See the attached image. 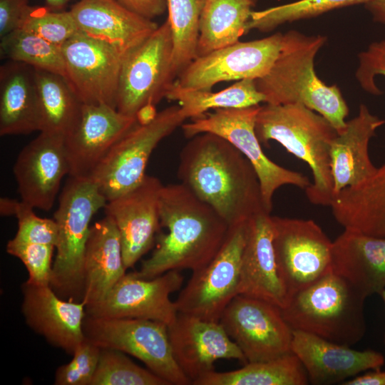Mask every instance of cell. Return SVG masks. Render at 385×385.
Returning a JSON list of instances; mask_svg holds the SVG:
<instances>
[{
  "label": "cell",
  "instance_id": "obj_1",
  "mask_svg": "<svg viewBox=\"0 0 385 385\" xmlns=\"http://www.w3.org/2000/svg\"><path fill=\"white\" fill-rule=\"evenodd\" d=\"M178 177L230 227L267 211L252 165L217 135L203 133L191 138L180 153Z\"/></svg>",
  "mask_w": 385,
  "mask_h": 385
},
{
  "label": "cell",
  "instance_id": "obj_2",
  "mask_svg": "<svg viewBox=\"0 0 385 385\" xmlns=\"http://www.w3.org/2000/svg\"><path fill=\"white\" fill-rule=\"evenodd\" d=\"M160 227L155 248L135 274L152 279L170 270L205 266L218 252L230 226L182 183L163 185L159 197Z\"/></svg>",
  "mask_w": 385,
  "mask_h": 385
},
{
  "label": "cell",
  "instance_id": "obj_3",
  "mask_svg": "<svg viewBox=\"0 0 385 385\" xmlns=\"http://www.w3.org/2000/svg\"><path fill=\"white\" fill-rule=\"evenodd\" d=\"M326 40L321 35L288 31L273 66L255 83L265 103H301L324 117L340 133L346 125L348 106L338 86H327L314 70L315 56Z\"/></svg>",
  "mask_w": 385,
  "mask_h": 385
},
{
  "label": "cell",
  "instance_id": "obj_4",
  "mask_svg": "<svg viewBox=\"0 0 385 385\" xmlns=\"http://www.w3.org/2000/svg\"><path fill=\"white\" fill-rule=\"evenodd\" d=\"M255 133L261 143L275 140L308 164L313 183L305 189L307 199L329 206L334 196L330 150L338 132L328 120L299 103H265L257 115Z\"/></svg>",
  "mask_w": 385,
  "mask_h": 385
},
{
  "label": "cell",
  "instance_id": "obj_5",
  "mask_svg": "<svg viewBox=\"0 0 385 385\" xmlns=\"http://www.w3.org/2000/svg\"><path fill=\"white\" fill-rule=\"evenodd\" d=\"M366 297L332 270L295 293L282 309L292 330L352 346L365 335Z\"/></svg>",
  "mask_w": 385,
  "mask_h": 385
},
{
  "label": "cell",
  "instance_id": "obj_6",
  "mask_svg": "<svg viewBox=\"0 0 385 385\" xmlns=\"http://www.w3.org/2000/svg\"><path fill=\"white\" fill-rule=\"evenodd\" d=\"M107 200L91 178L69 176L53 214L58 237L50 286L61 298L83 300L84 257L90 222Z\"/></svg>",
  "mask_w": 385,
  "mask_h": 385
},
{
  "label": "cell",
  "instance_id": "obj_7",
  "mask_svg": "<svg viewBox=\"0 0 385 385\" xmlns=\"http://www.w3.org/2000/svg\"><path fill=\"white\" fill-rule=\"evenodd\" d=\"M83 330L85 338L101 349L120 351L137 358L170 385L192 384L173 356L168 326L164 323L86 314Z\"/></svg>",
  "mask_w": 385,
  "mask_h": 385
},
{
  "label": "cell",
  "instance_id": "obj_8",
  "mask_svg": "<svg viewBox=\"0 0 385 385\" xmlns=\"http://www.w3.org/2000/svg\"><path fill=\"white\" fill-rule=\"evenodd\" d=\"M186 119L179 105L172 106L158 112L151 122L138 123L115 143L91 176L107 201L142 183L153 150Z\"/></svg>",
  "mask_w": 385,
  "mask_h": 385
},
{
  "label": "cell",
  "instance_id": "obj_9",
  "mask_svg": "<svg viewBox=\"0 0 385 385\" xmlns=\"http://www.w3.org/2000/svg\"><path fill=\"white\" fill-rule=\"evenodd\" d=\"M260 105L241 108L218 109L183 123L181 128L188 138L203 133L217 135L233 145L251 163L258 176L264 206L272 210L275 191L291 185L302 189L311 183L303 174L283 168L264 153L255 133V121Z\"/></svg>",
  "mask_w": 385,
  "mask_h": 385
},
{
  "label": "cell",
  "instance_id": "obj_10",
  "mask_svg": "<svg viewBox=\"0 0 385 385\" xmlns=\"http://www.w3.org/2000/svg\"><path fill=\"white\" fill-rule=\"evenodd\" d=\"M173 54V36L167 19L125 56L119 77L117 111L135 117L143 106H155L165 98L176 77Z\"/></svg>",
  "mask_w": 385,
  "mask_h": 385
},
{
  "label": "cell",
  "instance_id": "obj_11",
  "mask_svg": "<svg viewBox=\"0 0 385 385\" xmlns=\"http://www.w3.org/2000/svg\"><path fill=\"white\" fill-rule=\"evenodd\" d=\"M247 221L230 227L216 255L192 272L175 301L178 312L220 321L226 307L238 294Z\"/></svg>",
  "mask_w": 385,
  "mask_h": 385
},
{
  "label": "cell",
  "instance_id": "obj_12",
  "mask_svg": "<svg viewBox=\"0 0 385 385\" xmlns=\"http://www.w3.org/2000/svg\"><path fill=\"white\" fill-rule=\"evenodd\" d=\"M272 218L277 265L289 299L332 271L333 242L314 220Z\"/></svg>",
  "mask_w": 385,
  "mask_h": 385
},
{
  "label": "cell",
  "instance_id": "obj_13",
  "mask_svg": "<svg viewBox=\"0 0 385 385\" xmlns=\"http://www.w3.org/2000/svg\"><path fill=\"white\" fill-rule=\"evenodd\" d=\"M61 49L65 79L83 104L115 108L123 62L130 51L78 31Z\"/></svg>",
  "mask_w": 385,
  "mask_h": 385
},
{
  "label": "cell",
  "instance_id": "obj_14",
  "mask_svg": "<svg viewBox=\"0 0 385 385\" xmlns=\"http://www.w3.org/2000/svg\"><path fill=\"white\" fill-rule=\"evenodd\" d=\"M219 322L247 363L271 360L292 352L293 330L275 304L237 294Z\"/></svg>",
  "mask_w": 385,
  "mask_h": 385
},
{
  "label": "cell",
  "instance_id": "obj_15",
  "mask_svg": "<svg viewBox=\"0 0 385 385\" xmlns=\"http://www.w3.org/2000/svg\"><path fill=\"white\" fill-rule=\"evenodd\" d=\"M283 34L237 41L195 58L179 75L178 85L189 89L211 90L221 82L258 79L266 75L281 49Z\"/></svg>",
  "mask_w": 385,
  "mask_h": 385
},
{
  "label": "cell",
  "instance_id": "obj_16",
  "mask_svg": "<svg viewBox=\"0 0 385 385\" xmlns=\"http://www.w3.org/2000/svg\"><path fill=\"white\" fill-rule=\"evenodd\" d=\"M180 270H170L152 279L125 274L99 303L86 307V314L97 317L135 318L171 324L178 311L170 296L183 283Z\"/></svg>",
  "mask_w": 385,
  "mask_h": 385
},
{
  "label": "cell",
  "instance_id": "obj_17",
  "mask_svg": "<svg viewBox=\"0 0 385 385\" xmlns=\"http://www.w3.org/2000/svg\"><path fill=\"white\" fill-rule=\"evenodd\" d=\"M63 135L46 132L19 152L13 167L21 200L31 207L49 211L61 181L69 173Z\"/></svg>",
  "mask_w": 385,
  "mask_h": 385
},
{
  "label": "cell",
  "instance_id": "obj_18",
  "mask_svg": "<svg viewBox=\"0 0 385 385\" xmlns=\"http://www.w3.org/2000/svg\"><path fill=\"white\" fill-rule=\"evenodd\" d=\"M138 123L135 117L106 104H82L79 118L65 136L68 176L91 178L111 148Z\"/></svg>",
  "mask_w": 385,
  "mask_h": 385
},
{
  "label": "cell",
  "instance_id": "obj_19",
  "mask_svg": "<svg viewBox=\"0 0 385 385\" xmlns=\"http://www.w3.org/2000/svg\"><path fill=\"white\" fill-rule=\"evenodd\" d=\"M168 330L173 356L192 384L213 371L215 362L220 359L247 363L220 322L178 312Z\"/></svg>",
  "mask_w": 385,
  "mask_h": 385
},
{
  "label": "cell",
  "instance_id": "obj_20",
  "mask_svg": "<svg viewBox=\"0 0 385 385\" xmlns=\"http://www.w3.org/2000/svg\"><path fill=\"white\" fill-rule=\"evenodd\" d=\"M163 186L158 178L146 175L140 184L108 201L103 208L118 230L126 269L133 267L155 242L160 229L159 197Z\"/></svg>",
  "mask_w": 385,
  "mask_h": 385
},
{
  "label": "cell",
  "instance_id": "obj_21",
  "mask_svg": "<svg viewBox=\"0 0 385 385\" xmlns=\"http://www.w3.org/2000/svg\"><path fill=\"white\" fill-rule=\"evenodd\" d=\"M21 289L27 324L53 346L73 354L85 339L86 303L62 299L50 285L25 282Z\"/></svg>",
  "mask_w": 385,
  "mask_h": 385
},
{
  "label": "cell",
  "instance_id": "obj_22",
  "mask_svg": "<svg viewBox=\"0 0 385 385\" xmlns=\"http://www.w3.org/2000/svg\"><path fill=\"white\" fill-rule=\"evenodd\" d=\"M238 294L262 299L281 309L287 303L274 255L272 218L267 211L247 221Z\"/></svg>",
  "mask_w": 385,
  "mask_h": 385
},
{
  "label": "cell",
  "instance_id": "obj_23",
  "mask_svg": "<svg viewBox=\"0 0 385 385\" xmlns=\"http://www.w3.org/2000/svg\"><path fill=\"white\" fill-rule=\"evenodd\" d=\"M292 352L304 366L312 384H332L384 364L382 354L374 350L358 351L316 335L293 330Z\"/></svg>",
  "mask_w": 385,
  "mask_h": 385
},
{
  "label": "cell",
  "instance_id": "obj_24",
  "mask_svg": "<svg viewBox=\"0 0 385 385\" xmlns=\"http://www.w3.org/2000/svg\"><path fill=\"white\" fill-rule=\"evenodd\" d=\"M70 12L78 31L126 51L138 46L158 27L118 0H79Z\"/></svg>",
  "mask_w": 385,
  "mask_h": 385
},
{
  "label": "cell",
  "instance_id": "obj_25",
  "mask_svg": "<svg viewBox=\"0 0 385 385\" xmlns=\"http://www.w3.org/2000/svg\"><path fill=\"white\" fill-rule=\"evenodd\" d=\"M384 124L385 120L361 104L357 115L347 121L344 130L334 139L330 150L334 196L345 188L361 184L376 173L377 168L369 155V143L377 128Z\"/></svg>",
  "mask_w": 385,
  "mask_h": 385
},
{
  "label": "cell",
  "instance_id": "obj_26",
  "mask_svg": "<svg viewBox=\"0 0 385 385\" xmlns=\"http://www.w3.org/2000/svg\"><path fill=\"white\" fill-rule=\"evenodd\" d=\"M332 270L366 298L385 289V236L346 230L332 242Z\"/></svg>",
  "mask_w": 385,
  "mask_h": 385
},
{
  "label": "cell",
  "instance_id": "obj_27",
  "mask_svg": "<svg viewBox=\"0 0 385 385\" xmlns=\"http://www.w3.org/2000/svg\"><path fill=\"white\" fill-rule=\"evenodd\" d=\"M120 236L109 216L91 226L84 257L86 307L101 302L125 274Z\"/></svg>",
  "mask_w": 385,
  "mask_h": 385
},
{
  "label": "cell",
  "instance_id": "obj_28",
  "mask_svg": "<svg viewBox=\"0 0 385 385\" xmlns=\"http://www.w3.org/2000/svg\"><path fill=\"white\" fill-rule=\"evenodd\" d=\"M39 131V110L34 68L10 61L0 68V135Z\"/></svg>",
  "mask_w": 385,
  "mask_h": 385
},
{
  "label": "cell",
  "instance_id": "obj_29",
  "mask_svg": "<svg viewBox=\"0 0 385 385\" xmlns=\"http://www.w3.org/2000/svg\"><path fill=\"white\" fill-rule=\"evenodd\" d=\"M337 222L346 230L385 236V163L369 179L342 190L330 204Z\"/></svg>",
  "mask_w": 385,
  "mask_h": 385
},
{
  "label": "cell",
  "instance_id": "obj_30",
  "mask_svg": "<svg viewBox=\"0 0 385 385\" xmlns=\"http://www.w3.org/2000/svg\"><path fill=\"white\" fill-rule=\"evenodd\" d=\"M254 5V0H205L200 19L197 56L239 41L247 32Z\"/></svg>",
  "mask_w": 385,
  "mask_h": 385
},
{
  "label": "cell",
  "instance_id": "obj_31",
  "mask_svg": "<svg viewBox=\"0 0 385 385\" xmlns=\"http://www.w3.org/2000/svg\"><path fill=\"white\" fill-rule=\"evenodd\" d=\"M39 110V132L63 135L73 128L82 103L65 78L49 71L35 69Z\"/></svg>",
  "mask_w": 385,
  "mask_h": 385
},
{
  "label": "cell",
  "instance_id": "obj_32",
  "mask_svg": "<svg viewBox=\"0 0 385 385\" xmlns=\"http://www.w3.org/2000/svg\"><path fill=\"white\" fill-rule=\"evenodd\" d=\"M308 382L304 366L290 352L271 360L248 362L234 371L213 370L195 380L192 385H305Z\"/></svg>",
  "mask_w": 385,
  "mask_h": 385
},
{
  "label": "cell",
  "instance_id": "obj_33",
  "mask_svg": "<svg viewBox=\"0 0 385 385\" xmlns=\"http://www.w3.org/2000/svg\"><path fill=\"white\" fill-rule=\"evenodd\" d=\"M165 98L177 101L187 118L201 117L212 109L247 108L265 102V97L257 88L255 79L237 81L217 92L185 88L175 82L170 86Z\"/></svg>",
  "mask_w": 385,
  "mask_h": 385
},
{
  "label": "cell",
  "instance_id": "obj_34",
  "mask_svg": "<svg viewBox=\"0 0 385 385\" xmlns=\"http://www.w3.org/2000/svg\"><path fill=\"white\" fill-rule=\"evenodd\" d=\"M173 43L175 76L197 58L200 24L205 0H166Z\"/></svg>",
  "mask_w": 385,
  "mask_h": 385
},
{
  "label": "cell",
  "instance_id": "obj_35",
  "mask_svg": "<svg viewBox=\"0 0 385 385\" xmlns=\"http://www.w3.org/2000/svg\"><path fill=\"white\" fill-rule=\"evenodd\" d=\"M1 56L65 76V63L61 47L23 29L1 38Z\"/></svg>",
  "mask_w": 385,
  "mask_h": 385
},
{
  "label": "cell",
  "instance_id": "obj_36",
  "mask_svg": "<svg viewBox=\"0 0 385 385\" xmlns=\"http://www.w3.org/2000/svg\"><path fill=\"white\" fill-rule=\"evenodd\" d=\"M371 0H299L251 13L247 32L256 29L269 32L287 22L310 19L329 11L351 5L366 4Z\"/></svg>",
  "mask_w": 385,
  "mask_h": 385
},
{
  "label": "cell",
  "instance_id": "obj_37",
  "mask_svg": "<svg viewBox=\"0 0 385 385\" xmlns=\"http://www.w3.org/2000/svg\"><path fill=\"white\" fill-rule=\"evenodd\" d=\"M91 385H170L149 369L129 359L123 352L101 349Z\"/></svg>",
  "mask_w": 385,
  "mask_h": 385
},
{
  "label": "cell",
  "instance_id": "obj_38",
  "mask_svg": "<svg viewBox=\"0 0 385 385\" xmlns=\"http://www.w3.org/2000/svg\"><path fill=\"white\" fill-rule=\"evenodd\" d=\"M34 207L22 200L1 197L0 213L1 216H15L18 220V230L14 238L17 240L53 245L58 242V230L54 219L42 218L34 212Z\"/></svg>",
  "mask_w": 385,
  "mask_h": 385
},
{
  "label": "cell",
  "instance_id": "obj_39",
  "mask_svg": "<svg viewBox=\"0 0 385 385\" xmlns=\"http://www.w3.org/2000/svg\"><path fill=\"white\" fill-rule=\"evenodd\" d=\"M20 29L60 47L78 31L70 11H54L43 6H31Z\"/></svg>",
  "mask_w": 385,
  "mask_h": 385
},
{
  "label": "cell",
  "instance_id": "obj_40",
  "mask_svg": "<svg viewBox=\"0 0 385 385\" xmlns=\"http://www.w3.org/2000/svg\"><path fill=\"white\" fill-rule=\"evenodd\" d=\"M53 245L30 243L13 238L6 245V252L18 257L29 272L27 282L50 285L52 277Z\"/></svg>",
  "mask_w": 385,
  "mask_h": 385
},
{
  "label": "cell",
  "instance_id": "obj_41",
  "mask_svg": "<svg viewBox=\"0 0 385 385\" xmlns=\"http://www.w3.org/2000/svg\"><path fill=\"white\" fill-rule=\"evenodd\" d=\"M101 349L85 339L74 351L71 361L58 368L56 385H91L97 369Z\"/></svg>",
  "mask_w": 385,
  "mask_h": 385
},
{
  "label": "cell",
  "instance_id": "obj_42",
  "mask_svg": "<svg viewBox=\"0 0 385 385\" xmlns=\"http://www.w3.org/2000/svg\"><path fill=\"white\" fill-rule=\"evenodd\" d=\"M359 64L356 78L363 90L379 96L383 93L376 86L375 77L385 76V39L369 44L368 48L359 53Z\"/></svg>",
  "mask_w": 385,
  "mask_h": 385
},
{
  "label": "cell",
  "instance_id": "obj_43",
  "mask_svg": "<svg viewBox=\"0 0 385 385\" xmlns=\"http://www.w3.org/2000/svg\"><path fill=\"white\" fill-rule=\"evenodd\" d=\"M31 7L28 0H0V37L20 29Z\"/></svg>",
  "mask_w": 385,
  "mask_h": 385
},
{
  "label": "cell",
  "instance_id": "obj_44",
  "mask_svg": "<svg viewBox=\"0 0 385 385\" xmlns=\"http://www.w3.org/2000/svg\"><path fill=\"white\" fill-rule=\"evenodd\" d=\"M129 10L145 18L153 19L167 9L166 0H118Z\"/></svg>",
  "mask_w": 385,
  "mask_h": 385
},
{
  "label": "cell",
  "instance_id": "obj_45",
  "mask_svg": "<svg viewBox=\"0 0 385 385\" xmlns=\"http://www.w3.org/2000/svg\"><path fill=\"white\" fill-rule=\"evenodd\" d=\"M342 385H385V371L380 369H372L371 371L355 376L349 380H346Z\"/></svg>",
  "mask_w": 385,
  "mask_h": 385
},
{
  "label": "cell",
  "instance_id": "obj_46",
  "mask_svg": "<svg viewBox=\"0 0 385 385\" xmlns=\"http://www.w3.org/2000/svg\"><path fill=\"white\" fill-rule=\"evenodd\" d=\"M364 5L375 21L385 24V0H371Z\"/></svg>",
  "mask_w": 385,
  "mask_h": 385
},
{
  "label": "cell",
  "instance_id": "obj_47",
  "mask_svg": "<svg viewBox=\"0 0 385 385\" xmlns=\"http://www.w3.org/2000/svg\"><path fill=\"white\" fill-rule=\"evenodd\" d=\"M155 106L147 105L141 108L136 113V118L139 124L143 125L151 122L156 116Z\"/></svg>",
  "mask_w": 385,
  "mask_h": 385
},
{
  "label": "cell",
  "instance_id": "obj_48",
  "mask_svg": "<svg viewBox=\"0 0 385 385\" xmlns=\"http://www.w3.org/2000/svg\"><path fill=\"white\" fill-rule=\"evenodd\" d=\"M69 0H46L48 6L51 9H60L63 7Z\"/></svg>",
  "mask_w": 385,
  "mask_h": 385
},
{
  "label": "cell",
  "instance_id": "obj_49",
  "mask_svg": "<svg viewBox=\"0 0 385 385\" xmlns=\"http://www.w3.org/2000/svg\"><path fill=\"white\" fill-rule=\"evenodd\" d=\"M379 294L380 295L381 298L382 299V300L384 302V307H385V289L384 290H382ZM384 345H385V331H384Z\"/></svg>",
  "mask_w": 385,
  "mask_h": 385
}]
</instances>
